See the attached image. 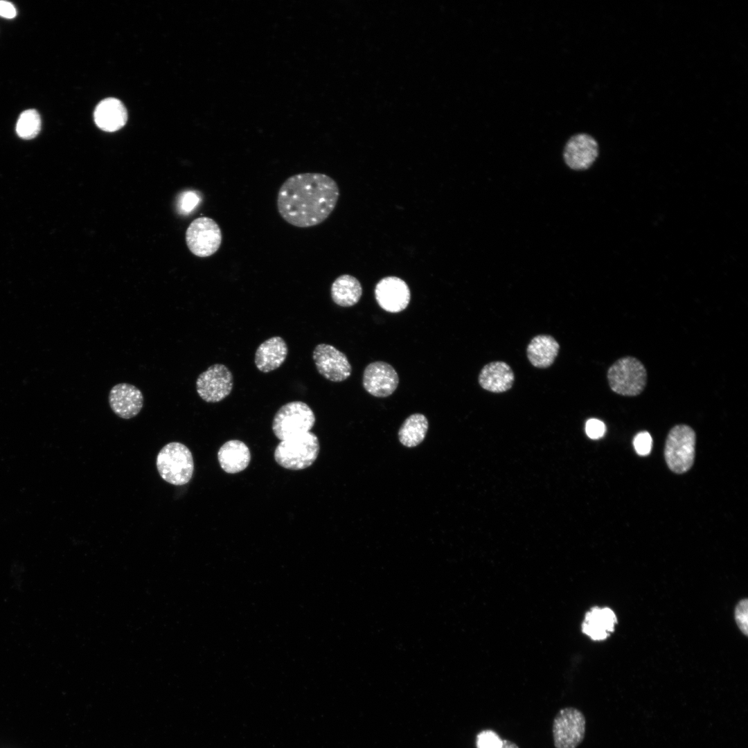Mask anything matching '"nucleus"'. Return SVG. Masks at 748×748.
I'll list each match as a JSON object with an SVG mask.
<instances>
[{
    "label": "nucleus",
    "instance_id": "6e6552de",
    "mask_svg": "<svg viewBox=\"0 0 748 748\" xmlns=\"http://www.w3.org/2000/svg\"><path fill=\"white\" fill-rule=\"evenodd\" d=\"M222 240L221 229L217 223L207 217L194 220L186 233V241L189 250L196 256L208 257L220 248Z\"/></svg>",
    "mask_w": 748,
    "mask_h": 748
},
{
    "label": "nucleus",
    "instance_id": "f257e3e1",
    "mask_svg": "<svg viewBox=\"0 0 748 748\" xmlns=\"http://www.w3.org/2000/svg\"><path fill=\"white\" fill-rule=\"evenodd\" d=\"M339 196L337 182L317 172L297 174L287 178L277 196L280 216L297 227L318 225L335 209Z\"/></svg>",
    "mask_w": 748,
    "mask_h": 748
},
{
    "label": "nucleus",
    "instance_id": "4468645a",
    "mask_svg": "<svg viewBox=\"0 0 748 748\" xmlns=\"http://www.w3.org/2000/svg\"><path fill=\"white\" fill-rule=\"evenodd\" d=\"M111 409L123 419H130L137 416L143 406V395L136 386L128 383H118L109 391L108 396Z\"/></svg>",
    "mask_w": 748,
    "mask_h": 748
},
{
    "label": "nucleus",
    "instance_id": "0eeeda50",
    "mask_svg": "<svg viewBox=\"0 0 748 748\" xmlns=\"http://www.w3.org/2000/svg\"><path fill=\"white\" fill-rule=\"evenodd\" d=\"M586 720L583 713L574 707L560 710L552 727L555 748H576L585 735Z\"/></svg>",
    "mask_w": 748,
    "mask_h": 748
},
{
    "label": "nucleus",
    "instance_id": "cd10ccee",
    "mask_svg": "<svg viewBox=\"0 0 748 748\" xmlns=\"http://www.w3.org/2000/svg\"><path fill=\"white\" fill-rule=\"evenodd\" d=\"M606 430L603 422L596 418H591L587 421L585 431L587 435L592 439H598L603 436Z\"/></svg>",
    "mask_w": 748,
    "mask_h": 748
},
{
    "label": "nucleus",
    "instance_id": "20e7f679",
    "mask_svg": "<svg viewBox=\"0 0 748 748\" xmlns=\"http://www.w3.org/2000/svg\"><path fill=\"white\" fill-rule=\"evenodd\" d=\"M607 378L611 390L622 396L641 394L647 384V370L643 363L632 356L623 357L609 368Z\"/></svg>",
    "mask_w": 748,
    "mask_h": 748
},
{
    "label": "nucleus",
    "instance_id": "b1692460",
    "mask_svg": "<svg viewBox=\"0 0 748 748\" xmlns=\"http://www.w3.org/2000/svg\"><path fill=\"white\" fill-rule=\"evenodd\" d=\"M202 201V193L195 190H188L179 195L177 199L179 213L187 215L193 213Z\"/></svg>",
    "mask_w": 748,
    "mask_h": 748
},
{
    "label": "nucleus",
    "instance_id": "c85d7f7f",
    "mask_svg": "<svg viewBox=\"0 0 748 748\" xmlns=\"http://www.w3.org/2000/svg\"><path fill=\"white\" fill-rule=\"evenodd\" d=\"M17 15L14 5L6 1H0V16L6 19H12Z\"/></svg>",
    "mask_w": 748,
    "mask_h": 748
},
{
    "label": "nucleus",
    "instance_id": "c756f323",
    "mask_svg": "<svg viewBox=\"0 0 748 748\" xmlns=\"http://www.w3.org/2000/svg\"><path fill=\"white\" fill-rule=\"evenodd\" d=\"M500 748H519V747H518V745L517 744H515V742H513L512 741H510V740H503L502 745H501Z\"/></svg>",
    "mask_w": 748,
    "mask_h": 748
},
{
    "label": "nucleus",
    "instance_id": "aec40b11",
    "mask_svg": "<svg viewBox=\"0 0 748 748\" xmlns=\"http://www.w3.org/2000/svg\"><path fill=\"white\" fill-rule=\"evenodd\" d=\"M217 459L224 472L235 474L247 467L251 460V453L247 445L242 441L231 440L220 448Z\"/></svg>",
    "mask_w": 748,
    "mask_h": 748
},
{
    "label": "nucleus",
    "instance_id": "a878e982",
    "mask_svg": "<svg viewBox=\"0 0 748 748\" xmlns=\"http://www.w3.org/2000/svg\"><path fill=\"white\" fill-rule=\"evenodd\" d=\"M748 603L745 598L739 601L735 609V620L740 631L745 634L748 633Z\"/></svg>",
    "mask_w": 748,
    "mask_h": 748
},
{
    "label": "nucleus",
    "instance_id": "412c9836",
    "mask_svg": "<svg viewBox=\"0 0 748 748\" xmlns=\"http://www.w3.org/2000/svg\"><path fill=\"white\" fill-rule=\"evenodd\" d=\"M331 298L335 303L341 307H350L358 303L362 287L355 277L349 274L338 276L330 289Z\"/></svg>",
    "mask_w": 748,
    "mask_h": 748
},
{
    "label": "nucleus",
    "instance_id": "4be33fe9",
    "mask_svg": "<svg viewBox=\"0 0 748 748\" xmlns=\"http://www.w3.org/2000/svg\"><path fill=\"white\" fill-rule=\"evenodd\" d=\"M428 426V420L423 414L413 413L409 416L398 431L400 442L407 447L418 445L425 439Z\"/></svg>",
    "mask_w": 748,
    "mask_h": 748
},
{
    "label": "nucleus",
    "instance_id": "1a4fd4ad",
    "mask_svg": "<svg viewBox=\"0 0 748 748\" xmlns=\"http://www.w3.org/2000/svg\"><path fill=\"white\" fill-rule=\"evenodd\" d=\"M233 386V378L227 366L215 364L202 372L196 380V391L205 402L215 403L226 398Z\"/></svg>",
    "mask_w": 748,
    "mask_h": 748
},
{
    "label": "nucleus",
    "instance_id": "bb28decb",
    "mask_svg": "<svg viewBox=\"0 0 748 748\" xmlns=\"http://www.w3.org/2000/svg\"><path fill=\"white\" fill-rule=\"evenodd\" d=\"M636 452L640 456H646L650 454L652 439L648 431H641L637 434L633 440Z\"/></svg>",
    "mask_w": 748,
    "mask_h": 748
},
{
    "label": "nucleus",
    "instance_id": "5701e85b",
    "mask_svg": "<svg viewBox=\"0 0 748 748\" xmlns=\"http://www.w3.org/2000/svg\"><path fill=\"white\" fill-rule=\"evenodd\" d=\"M41 118L37 110L30 109L23 112L17 122V135L24 139L35 138L41 130Z\"/></svg>",
    "mask_w": 748,
    "mask_h": 748
},
{
    "label": "nucleus",
    "instance_id": "f3484780",
    "mask_svg": "<svg viewBox=\"0 0 748 748\" xmlns=\"http://www.w3.org/2000/svg\"><path fill=\"white\" fill-rule=\"evenodd\" d=\"M127 119V110L118 99L108 98L103 100L94 111L96 125L105 132H115L123 127Z\"/></svg>",
    "mask_w": 748,
    "mask_h": 748
},
{
    "label": "nucleus",
    "instance_id": "393cba45",
    "mask_svg": "<svg viewBox=\"0 0 748 748\" xmlns=\"http://www.w3.org/2000/svg\"><path fill=\"white\" fill-rule=\"evenodd\" d=\"M503 740L492 730H484L477 736V748H500Z\"/></svg>",
    "mask_w": 748,
    "mask_h": 748
},
{
    "label": "nucleus",
    "instance_id": "7ed1b4c3",
    "mask_svg": "<svg viewBox=\"0 0 748 748\" xmlns=\"http://www.w3.org/2000/svg\"><path fill=\"white\" fill-rule=\"evenodd\" d=\"M319 452V442L312 432L281 440L274 451V459L281 467L291 470L305 469L313 464Z\"/></svg>",
    "mask_w": 748,
    "mask_h": 748
},
{
    "label": "nucleus",
    "instance_id": "6ab92c4d",
    "mask_svg": "<svg viewBox=\"0 0 748 748\" xmlns=\"http://www.w3.org/2000/svg\"><path fill=\"white\" fill-rule=\"evenodd\" d=\"M617 622L614 612L608 607H595L585 615L582 632L594 641L605 639Z\"/></svg>",
    "mask_w": 748,
    "mask_h": 748
},
{
    "label": "nucleus",
    "instance_id": "39448f33",
    "mask_svg": "<svg viewBox=\"0 0 748 748\" xmlns=\"http://www.w3.org/2000/svg\"><path fill=\"white\" fill-rule=\"evenodd\" d=\"M696 435L688 425H677L669 431L666 440L664 456L669 469L683 474L692 467L695 454Z\"/></svg>",
    "mask_w": 748,
    "mask_h": 748
},
{
    "label": "nucleus",
    "instance_id": "9d476101",
    "mask_svg": "<svg viewBox=\"0 0 748 748\" xmlns=\"http://www.w3.org/2000/svg\"><path fill=\"white\" fill-rule=\"evenodd\" d=\"M312 358L318 372L330 381L342 382L351 375L352 367L347 357L332 345L316 346Z\"/></svg>",
    "mask_w": 748,
    "mask_h": 748
},
{
    "label": "nucleus",
    "instance_id": "dca6fc26",
    "mask_svg": "<svg viewBox=\"0 0 748 748\" xmlns=\"http://www.w3.org/2000/svg\"><path fill=\"white\" fill-rule=\"evenodd\" d=\"M288 354V347L280 337L275 336L261 343L255 353L256 368L262 373H269L279 368Z\"/></svg>",
    "mask_w": 748,
    "mask_h": 748
},
{
    "label": "nucleus",
    "instance_id": "f03ea898",
    "mask_svg": "<svg viewBox=\"0 0 748 748\" xmlns=\"http://www.w3.org/2000/svg\"><path fill=\"white\" fill-rule=\"evenodd\" d=\"M156 465L160 477L175 486H183L191 479L194 462L191 452L183 443H169L157 454Z\"/></svg>",
    "mask_w": 748,
    "mask_h": 748
},
{
    "label": "nucleus",
    "instance_id": "a211bd4d",
    "mask_svg": "<svg viewBox=\"0 0 748 748\" xmlns=\"http://www.w3.org/2000/svg\"><path fill=\"white\" fill-rule=\"evenodd\" d=\"M560 350L558 341L550 335L533 337L526 347V355L530 363L538 368L550 367L555 362Z\"/></svg>",
    "mask_w": 748,
    "mask_h": 748
},
{
    "label": "nucleus",
    "instance_id": "2eb2a0df",
    "mask_svg": "<svg viewBox=\"0 0 748 748\" xmlns=\"http://www.w3.org/2000/svg\"><path fill=\"white\" fill-rule=\"evenodd\" d=\"M478 381L488 391L500 393L510 390L515 382L513 369L505 362L495 361L486 364L481 370Z\"/></svg>",
    "mask_w": 748,
    "mask_h": 748
},
{
    "label": "nucleus",
    "instance_id": "9b49d317",
    "mask_svg": "<svg viewBox=\"0 0 748 748\" xmlns=\"http://www.w3.org/2000/svg\"><path fill=\"white\" fill-rule=\"evenodd\" d=\"M374 292L380 307L388 312H402L410 302L411 292L408 285L397 276H386L380 280Z\"/></svg>",
    "mask_w": 748,
    "mask_h": 748
},
{
    "label": "nucleus",
    "instance_id": "423d86ee",
    "mask_svg": "<svg viewBox=\"0 0 748 748\" xmlns=\"http://www.w3.org/2000/svg\"><path fill=\"white\" fill-rule=\"evenodd\" d=\"M315 421V415L306 403L292 401L285 404L276 411L272 421V430L281 441L310 431Z\"/></svg>",
    "mask_w": 748,
    "mask_h": 748
},
{
    "label": "nucleus",
    "instance_id": "f8f14e48",
    "mask_svg": "<svg viewBox=\"0 0 748 748\" xmlns=\"http://www.w3.org/2000/svg\"><path fill=\"white\" fill-rule=\"evenodd\" d=\"M362 384L364 389L371 395L385 398L395 391L399 384V377L391 364L377 361L365 368Z\"/></svg>",
    "mask_w": 748,
    "mask_h": 748
},
{
    "label": "nucleus",
    "instance_id": "ddd939ff",
    "mask_svg": "<svg viewBox=\"0 0 748 748\" xmlns=\"http://www.w3.org/2000/svg\"><path fill=\"white\" fill-rule=\"evenodd\" d=\"M564 159L567 165L575 170L589 168L598 155L597 141L587 134H578L567 141Z\"/></svg>",
    "mask_w": 748,
    "mask_h": 748
}]
</instances>
